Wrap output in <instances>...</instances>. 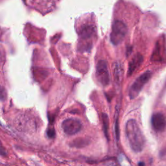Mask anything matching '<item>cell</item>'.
I'll list each match as a JSON object with an SVG mask.
<instances>
[{"label": "cell", "mask_w": 166, "mask_h": 166, "mask_svg": "<svg viewBox=\"0 0 166 166\" xmlns=\"http://www.w3.org/2000/svg\"><path fill=\"white\" fill-rule=\"evenodd\" d=\"M95 33V28L91 24L84 25L80 30V36L83 40H88L92 37Z\"/></svg>", "instance_id": "8"}, {"label": "cell", "mask_w": 166, "mask_h": 166, "mask_svg": "<svg viewBox=\"0 0 166 166\" xmlns=\"http://www.w3.org/2000/svg\"><path fill=\"white\" fill-rule=\"evenodd\" d=\"M7 93L5 88L0 85V100H4L6 98Z\"/></svg>", "instance_id": "13"}, {"label": "cell", "mask_w": 166, "mask_h": 166, "mask_svg": "<svg viewBox=\"0 0 166 166\" xmlns=\"http://www.w3.org/2000/svg\"><path fill=\"white\" fill-rule=\"evenodd\" d=\"M88 140H85V139H79V140H76L73 141V145H74L76 147H84L87 145V141Z\"/></svg>", "instance_id": "12"}, {"label": "cell", "mask_w": 166, "mask_h": 166, "mask_svg": "<svg viewBox=\"0 0 166 166\" xmlns=\"http://www.w3.org/2000/svg\"><path fill=\"white\" fill-rule=\"evenodd\" d=\"M127 33V26L121 20H116L113 23L110 34V41L114 45L121 44Z\"/></svg>", "instance_id": "2"}, {"label": "cell", "mask_w": 166, "mask_h": 166, "mask_svg": "<svg viewBox=\"0 0 166 166\" xmlns=\"http://www.w3.org/2000/svg\"><path fill=\"white\" fill-rule=\"evenodd\" d=\"M16 128L19 130H36L37 129V122L31 116L24 114L17 117L15 122Z\"/></svg>", "instance_id": "4"}, {"label": "cell", "mask_w": 166, "mask_h": 166, "mask_svg": "<svg viewBox=\"0 0 166 166\" xmlns=\"http://www.w3.org/2000/svg\"><path fill=\"white\" fill-rule=\"evenodd\" d=\"M123 69L122 66L118 62L114 64V76L116 84H120L123 80Z\"/></svg>", "instance_id": "10"}, {"label": "cell", "mask_w": 166, "mask_h": 166, "mask_svg": "<svg viewBox=\"0 0 166 166\" xmlns=\"http://www.w3.org/2000/svg\"><path fill=\"white\" fill-rule=\"evenodd\" d=\"M144 58L142 55L140 54H136L133 58L130 60L129 64V70H128V75L130 76L133 74L135 70L138 68L141 64H142Z\"/></svg>", "instance_id": "9"}, {"label": "cell", "mask_w": 166, "mask_h": 166, "mask_svg": "<svg viewBox=\"0 0 166 166\" xmlns=\"http://www.w3.org/2000/svg\"><path fill=\"white\" fill-rule=\"evenodd\" d=\"M102 124H103L104 133L107 140H109V133H108V130H109V119H108V117L106 114L103 113L102 114Z\"/></svg>", "instance_id": "11"}, {"label": "cell", "mask_w": 166, "mask_h": 166, "mask_svg": "<svg viewBox=\"0 0 166 166\" xmlns=\"http://www.w3.org/2000/svg\"><path fill=\"white\" fill-rule=\"evenodd\" d=\"M62 128L68 135H74L82 129V123L77 119L70 118L62 122Z\"/></svg>", "instance_id": "6"}, {"label": "cell", "mask_w": 166, "mask_h": 166, "mask_svg": "<svg viewBox=\"0 0 166 166\" xmlns=\"http://www.w3.org/2000/svg\"><path fill=\"white\" fill-rule=\"evenodd\" d=\"M96 77L98 81L104 87L109 84L110 74L106 60H101L97 62L96 65Z\"/></svg>", "instance_id": "5"}, {"label": "cell", "mask_w": 166, "mask_h": 166, "mask_svg": "<svg viewBox=\"0 0 166 166\" xmlns=\"http://www.w3.org/2000/svg\"><path fill=\"white\" fill-rule=\"evenodd\" d=\"M151 77L152 72L151 71H147L136 79L129 90V97L131 99H135L140 94L142 88L151 79Z\"/></svg>", "instance_id": "3"}, {"label": "cell", "mask_w": 166, "mask_h": 166, "mask_svg": "<svg viewBox=\"0 0 166 166\" xmlns=\"http://www.w3.org/2000/svg\"><path fill=\"white\" fill-rule=\"evenodd\" d=\"M151 124L154 130L160 133L164 131L166 127V118L162 113H155L151 118Z\"/></svg>", "instance_id": "7"}, {"label": "cell", "mask_w": 166, "mask_h": 166, "mask_svg": "<svg viewBox=\"0 0 166 166\" xmlns=\"http://www.w3.org/2000/svg\"><path fill=\"white\" fill-rule=\"evenodd\" d=\"M125 133L133 151L135 152L142 151L145 146V139L136 120H129L126 124Z\"/></svg>", "instance_id": "1"}]
</instances>
